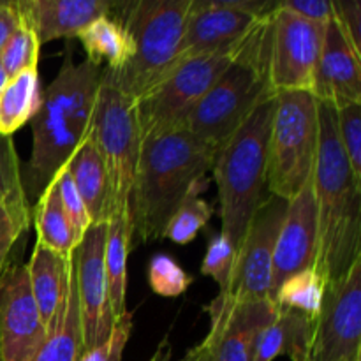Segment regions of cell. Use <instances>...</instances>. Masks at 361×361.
Wrapping results in <instances>:
<instances>
[{
	"instance_id": "603a6c76",
	"label": "cell",
	"mask_w": 361,
	"mask_h": 361,
	"mask_svg": "<svg viewBox=\"0 0 361 361\" xmlns=\"http://www.w3.org/2000/svg\"><path fill=\"white\" fill-rule=\"evenodd\" d=\"M314 321L295 310L279 309L275 319L257 334L250 361H274L282 355L289 360L310 356Z\"/></svg>"
},
{
	"instance_id": "8992f818",
	"label": "cell",
	"mask_w": 361,
	"mask_h": 361,
	"mask_svg": "<svg viewBox=\"0 0 361 361\" xmlns=\"http://www.w3.org/2000/svg\"><path fill=\"white\" fill-rule=\"evenodd\" d=\"M319 145L317 99L310 92H277L268 137L267 187L291 201L312 178Z\"/></svg>"
},
{
	"instance_id": "2e32d148",
	"label": "cell",
	"mask_w": 361,
	"mask_h": 361,
	"mask_svg": "<svg viewBox=\"0 0 361 361\" xmlns=\"http://www.w3.org/2000/svg\"><path fill=\"white\" fill-rule=\"evenodd\" d=\"M317 256V210L312 178L288 201L284 221L279 229L271 267L270 298L279 286L291 275L316 267Z\"/></svg>"
},
{
	"instance_id": "484cf974",
	"label": "cell",
	"mask_w": 361,
	"mask_h": 361,
	"mask_svg": "<svg viewBox=\"0 0 361 361\" xmlns=\"http://www.w3.org/2000/svg\"><path fill=\"white\" fill-rule=\"evenodd\" d=\"M78 37L87 51V60L97 66L106 62V69L113 73L123 69L134 53L129 32L111 16H102L92 21Z\"/></svg>"
},
{
	"instance_id": "d6a6232c",
	"label": "cell",
	"mask_w": 361,
	"mask_h": 361,
	"mask_svg": "<svg viewBox=\"0 0 361 361\" xmlns=\"http://www.w3.org/2000/svg\"><path fill=\"white\" fill-rule=\"evenodd\" d=\"M148 282L155 295L164 298H176L183 295L192 284V277L169 256L159 254L148 264Z\"/></svg>"
},
{
	"instance_id": "f35d334b",
	"label": "cell",
	"mask_w": 361,
	"mask_h": 361,
	"mask_svg": "<svg viewBox=\"0 0 361 361\" xmlns=\"http://www.w3.org/2000/svg\"><path fill=\"white\" fill-rule=\"evenodd\" d=\"M331 20L337 23L345 41L361 56V4L358 0H335L331 2Z\"/></svg>"
},
{
	"instance_id": "44dd1931",
	"label": "cell",
	"mask_w": 361,
	"mask_h": 361,
	"mask_svg": "<svg viewBox=\"0 0 361 361\" xmlns=\"http://www.w3.org/2000/svg\"><path fill=\"white\" fill-rule=\"evenodd\" d=\"M81 355H83V337H81L80 300H78L76 268H74L73 254H71L66 291H63L59 312L32 361H78Z\"/></svg>"
},
{
	"instance_id": "7a4b0ae2",
	"label": "cell",
	"mask_w": 361,
	"mask_h": 361,
	"mask_svg": "<svg viewBox=\"0 0 361 361\" xmlns=\"http://www.w3.org/2000/svg\"><path fill=\"white\" fill-rule=\"evenodd\" d=\"M319 145L312 171L317 210L316 270L335 284L361 257V182L341 147L337 111L317 101Z\"/></svg>"
},
{
	"instance_id": "cb8c5ba5",
	"label": "cell",
	"mask_w": 361,
	"mask_h": 361,
	"mask_svg": "<svg viewBox=\"0 0 361 361\" xmlns=\"http://www.w3.org/2000/svg\"><path fill=\"white\" fill-rule=\"evenodd\" d=\"M67 267H69V256H60L55 250L35 243L30 261L27 263V274L32 296L46 331L59 312L66 291Z\"/></svg>"
},
{
	"instance_id": "7402d4cb",
	"label": "cell",
	"mask_w": 361,
	"mask_h": 361,
	"mask_svg": "<svg viewBox=\"0 0 361 361\" xmlns=\"http://www.w3.org/2000/svg\"><path fill=\"white\" fill-rule=\"evenodd\" d=\"M67 169L78 194L83 200L92 224H106L111 217L108 175L90 136L85 137L73 157L67 161Z\"/></svg>"
},
{
	"instance_id": "bcb514c9",
	"label": "cell",
	"mask_w": 361,
	"mask_h": 361,
	"mask_svg": "<svg viewBox=\"0 0 361 361\" xmlns=\"http://www.w3.org/2000/svg\"><path fill=\"white\" fill-rule=\"evenodd\" d=\"M358 361H361V360H358Z\"/></svg>"
},
{
	"instance_id": "4316f807",
	"label": "cell",
	"mask_w": 361,
	"mask_h": 361,
	"mask_svg": "<svg viewBox=\"0 0 361 361\" xmlns=\"http://www.w3.org/2000/svg\"><path fill=\"white\" fill-rule=\"evenodd\" d=\"M41 104L42 90L37 69H28L11 78L0 95V134L13 136L37 115Z\"/></svg>"
},
{
	"instance_id": "d6986e66",
	"label": "cell",
	"mask_w": 361,
	"mask_h": 361,
	"mask_svg": "<svg viewBox=\"0 0 361 361\" xmlns=\"http://www.w3.org/2000/svg\"><path fill=\"white\" fill-rule=\"evenodd\" d=\"M104 0H20V23L30 28L41 46L55 39L78 37L92 21L111 14Z\"/></svg>"
},
{
	"instance_id": "f6af8a7d",
	"label": "cell",
	"mask_w": 361,
	"mask_h": 361,
	"mask_svg": "<svg viewBox=\"0 0 361 361\" xmlns=\"http://www.w3.org/2000/svg\"><path fill=\"white\" fill-rule=\"evenodd\" d=\"M291 361H312V360H310V356H300V358H295Z\"/></svg>"
},
{
	"instance_id": "b9f144b4",
	"label": "cell",
	"mask_w": 361,
	"mask_h": 361,
	"mask_svg": "<svg viewBox=\"0 0 361 361\" xmlns=\"http://www.w3.org/2000/svg\"><path fill=\"white\" fill-rule=\"evenodd\" d=\"M180 361H212L210 349H208V345L204 344L203 341L197 345H194L192 349H189V351L185 353V356Z\"/></svg>"
},
{
	"instance_id": "83f0119b",
	"label": "cell",
	"mask_w": 361,
	"mask_h": 361,
	"mask_svg": "<svg viewBox=\"0 0 361 361\" xmlns=\"http://www.w3.org/2000/svg\"><path fill=\"white\" fill-rule=\"evenodd\" d=\"M34 224L37 231V243L55 250L60 256H71L78 240L73 224L60 203L55 178L46 185L34 208Z\"/></svg>"
},
{
	"instance_id": "7c38bea8",
	"label": "cell",
	"mask_w": 361,
	"mask_h": 361,
	"mask_svg": "<svg viewBox=\"0 0 361 361\" xmlns=\"http://www.w3.org/2000/svg\"><path fill=\"white\" fill-rule=\"evenodd\" d=\"M108 222L92 224L73 250L80 300L83 353L104 344L115 328L104 270V247Z\"/></svg>"
},
{
	"instance_id": "5bb4252c",
	"label": "cell",
	"mask_w": 361,
	"mask_h": 361,
	"mask_svg": "<svg viewBox=\"0 0 361 361\" xmlns=\"http://www.w3.org/2000/svg\"><path fill=\"white\" fill-rule=\"evenodd\" d=\"M46 334L28 284L27 264L6 267L0 275V361H32Z\"/></svg>"
},
{
	"instance_id": "74e56055",
	"label": "cell",
	"mask_w": 361,
	"mask_h": 361,
	"mask_svg": "<svg viewBox=\"0 0 361 361\" xmlns=\"http://www.w3.org/2000/svg\"><path fill=\"white\" fill-rule=\"evenodd\" d=\"M130 331H133V314L127 310L115 323V328H113L108 341L99 345V348L92 349V351L83 353L78 361H122Z\"/></svg>"
},
{
	"instance_id": "f546056e",
	"label": "cell",
	"mask_w": 361,
	"mask_h": 361,
	"mask_svg": "<svg viewBox=\"0 0 361 361\" xmlns=\"http://www.w3.org/2000/svg\"><path fill=\"white\" fill-rule=\"evenodd\" d=\"M212 214H214V208L210 203L201 200L197 192L190 194L169 217L162 238L171 240L173 243H178V245H187L196 240L201 229L207 228Z\"/></svg>"
},
{
	"instance_id": "d4e9b609",
	"label": "cell",
	"mask_w": 361,
	"mask_h": 361,
	"mask_svg": "<svg viewBox=\"0 0 361 361\" xmlns=\"http://www.w3.org/2000/svg\"><path fill=\"white\" fill-rule=\"evenodd\" d=\"M133 247V228L129 221V207L115 212L108 219L104 247V270L108 282L109 305L115 321L127 312V257Z\"/></svg>"
},
{
	"instance_id": "52a82bcc",
	"label": "cell",
	"mask_w": 361,
	"mask_h": 361,
	"mask_svg": "<svg viewBox=\"0 0 361 361\" xmlns=\"http://www.w3.org/2000/svg\"><path fill=\"white\" fill-rule=\"evenodd\" d=\"M88 136L94 141L106 168L111 200V215L127 208L137 157L141 134L134 101L115 85L111 74L102 71L97 101L92 115Z\"/></svg>"
},
{
	"instance_id": "ee69618b",
	"label": "cell",
	"mask_w": 361,
	"mask_h": 361,
	"mask_svg": "<svg viewBox=\"0 0 361 361\" xmlns=\"http://www.w3.org/2000/svg\"><path fill=\"white\" fill-rule=\"evenodd\" d=\"M7 83H9V76H7V73L4 71L2 63H0V95H2L4 88H6Z\"/></svg>"
},
{
	"instance_id": "e575fe53",
	"label": "cell",
	"mask_w": 361,
	"mask_h": 361,
	"mask_svg": "<svg viewBox=\"0 0 361 361\" xmlns=\"http://www.w3.org/2000/svg\"><path fill=\"white\" fill-rule=\"evenodd\" d=\"M335 111H337V133L341 147L353 173L361 182V104L335 108Z\"/></svg>"
},
{
	"instance_id": "3957f363",
	"label": "cell",
	"mask_w": 361,
	"mask_h": 361,
	"mask_svg": "<svg viewBox=\"0 0 361 361\" xmlns=\"http://www.w3.org/2000/svg\"><path fill=\"white\" fill-rule=\"evenodd\" d=\"M274 111L275 95H270L222 145L212 168L221 203V233L235 245L236 252L250 221L264 201L268 137Z\"/></svg>"
},
{
	"instance_id": "4dcf8cb0",
	"label": "cell",
	"mask_w": 361,
	"mask_h": 361,
	"mask_svg": "<svg viewBox=\"0 0 361 361\" xmlns=\"http://www.w3.org/2000/svg\"><path fill=\"white\" fill-rule=\"evenodd\" d=\"M0 203L18 210L30 212L23 189L21 168L11 136L0 134Z\"/></svg>"
},
{
	"instance_id": "e0dca14e",
	"label": "cell",
	"mask_w": 361,
	"mask_h": 361,
	"mask_svg": "<svg viewBox=\"0 0 361 361\" xmlns=\"http://www.w3.org/2000/svg\"><path fill=\"white\" fill-rule=\"evenodd\" d=\"M32 155L21 180L25 194L41 196L46 185L67 164L87 136L78 133L55 106L42 101L41 109L32 118Z\"/></svg>"
},
{
	"instance_id": "ba28073f",
	"label": "cell",
	"mask_w": 361,
	"mask_h": 361,
	"mask_svg": "<svg viewBox=\"0 0 361 361\" xmlns=\"http://www.w3.org/2000/svg\"><path fill=\"white\" fill-rule=\"evenodd\" d=\"M238 48L178 60L161 81L137 97L134 109L141 140L180 129L197 101L235 60Z\"/></svg>"
},
{
	"instance_id": "9c48e42d",
	"label": "cell",
	"mask_w": 361,
	"mask_h": 361,
	"mask_svg": "<svg viewBox=\"0 0 361 361\" xmlns=\"http://www.w3.org/2000/svg\"><path fill=\"white\" fill-rule=\"evenodd\" d=\"M324 27L275 7L267 18V80L270 90L310 92L323 48Z\"/></svg>"
},
{
	"instance_id": "ab89813d",
	"label": "cell",
	"mask_w": 361,
	"mask_h": 361,
	"mask_svg": "<svg viewBox=\"0 0 361 361\" xmlns=\"http://www.w3.org/2000/svg\"><path fill=\"white\" fill-rule=\"evenodd\" d=\"M279 7L310 23L326 25L331 20V2L328 0H281Z\"/></svg>"
},
{
	"instance_id": "ac0fdd59",
	"label": "cell",
	"mask_w": 361,
	"mask_h": 361,
	"mask_svg": "<svg viewBox=\"0 0 361 361\" xmlns=\"http://www.w3.org/2000/svg\"><path fill=\"white\" fill-rule=\"evenodd\" d=\"M360 59L361 56L338 30L337 23L334 20L328 21L316 71L314 97L337 109L349 104H361Z\"/></svg>"
},
{
	"instance_id": "4fadbf2b",
	"label": "cell",
	"mask_w": 361,
	"mask_h": 361,
	"mask_svg": "<svg viewBox=\"0 0 361 361\" xmlns=\"http://www.w3.org/2000/svg\"><path fill=\"white\" fill-rule=\"evenodd\" d=\"M286 210L288 201L277 196L264 197L257 208L238 247L229 296L236 300H270L275 243Z\"/></svg>"
},
{
	"instance_id": "8d00e7d4",
	"label": "cell",
	"mask_w": 361,
	"mask_h": 361,
	"mask_svg": "<svg viewBox=\"0 0 361 361\" xmlns=\"http://www.w3.org/2000/svg\"><path fill=\"white\" fill-rule=\"evenodd\" d=\"M30 214L32 212L18 210L0 203V275L7 267V259L14 243L30 224Z\"/></svg>"
},
{
	"instance_id": "836d02e7",
	"label": "cell",
	"mask_w": 361,
	"mask_h": 361,
	"mask_svg": "<svg viewBox=\"0 0 361 361\" xmlns=\"http://www.w3.org/2000/svg\"><path fill=\"white\" fill-rule=\"evenodd\" d=\"M236 249L222 233L215 235L210 240L204 259L201 263V274L214 279L221 288L222 295H228L229 286H231L233 271L236 263Z\"/></svg>"
},
{
	"instance_id": "60d3db41",
	"label": "cell",
	"mask_w": 361,
	"mask_h": 361,
	"mask_svg": "<svg viewBox=\"0 0 361 361\" xmlns=\"http://www.w3.org/2000/svg\"><path fill=\"white\" fill-rule=\"evenodd\" d=\"M18 27H20V14H18L16 2H0V51Z\"/></svg>"
},
{
	"instance_id": "277c9868",
	"label": "cell",
	"mask_w": 361,
	"mask_h": 361,
	"mask_svg": "<svg viewBox=\"0 0 361 361\" xmlns=\"http://www.w3.org/2000/svg\"><path fill=\"white\" fill-rule=\"evenodd\" d=\"M267 18L268 14H264L257 21L240 44L235 60L197 101L182 126L217 152L261 101L275 95L268 85L264 66Z\"/></svg>"
},
{
	"instance_id": "8fae6325",
	"label": "cell",
	"mask_w": 361,
	"mask_h": 361,
	"mask_svg": "<svg viewBox=\"0 0 361 361\" xmlns=\"http://www.w3.org/2000/svg\"><path fill=\"white\" fill-rule=\"evenodd\" d=\"M310 360H361V257L344 279L326 286L323 307L314 321Z\"/></svg>"
},
{
	"instance_id": "5b68a950",
	"label": "cell",
	"mask_w": 361,
	"mask_h": 361,
	"mask_svg": "<svg viewBox=\"0 0 361 361\" xmlns=\"http://www.w3.org/2000/svg\"><path fill=\"white\" fill-rule=\"evenodd\" d=\"M192 0H137L113 4L109 14L126 27L134 53L123 69L108 71L116 87L136 101L161 81L178 62L180 44L185 32Z\"/></svg>"
},
{
	"instance_id": "ffe728a7",
	"label": "cell",
	"mask_w": 361,
	"mask_h": 361,
	"mask_svg": "<svg viewBox=\"0 0 361 361\" xmlns=\"http://www.w3.org/2000/svg\"><path fill=\"white\" fill-rule=\"evenodd\" d=\"M101 76V66L87 59L76 66L67 55L55 80L42 92V101L55 106L78 133L88 136Z\"/></svg>"
},
{
	"instance_id": "6da1fadb",
	"label": "cell",
	"mask_w": 361,
	"mask_h": 361,
	"mask_svg": "<svg viewBox=\"0 0 361 361\" xmlns=\"http://www.w3.org/2000/svg\"><path fill=\"white\" fill-rule=\"evenodd\" d=\"M217 150L201 143L183 127L141 140L140 157L129 194L133 242L162 238L169 217L190 194H200Z\"/></svg>"
},
{
	"instance_id": "1f68e13d",
	"label": "cell",
	"mask_w": 361,
	"mask_h": 361,
	"mask_svg": "<svg viewBox=\"0 0 361 361\" xmlns=\"http://www.w3.org/2000/svg\"><path fill=\"white\" fill-rule=\"evenodd\" d=\"M39 49L41 42L34 32L20 23L0 51V63L9 80L28 69H37Z\"/></svg>"
},
{
	"instance_id": "9a60e30c",
	"label": "cell",
	"mask_w": 361,
	"mask_h": 361,
	"mask_svg": "<svg viewBox=\"0 0 361 361\" xmlns=\"http://www.w3.org/2000/svg\"><path fill=\"white\" fill-rule=\"evenodd\" d=\"M210 331L204 337L212 361H250L257 334L275 319L271 300H236L219 293L207 307Z\"/></svg>"
},
{
	"instance_id": "f1b7e54d",
	"label": "cell",
	"mask_w": 361,
	"mask_h": 361,
	"mask_svg": "<svg viewBox=\"0 0 361 361\" xmlns=\"http://www.w3.org/2000/svg\"><path fill=\"white\" fill-rule=\"evenodd\" d=\"M326 291V282L316 268H307L286 279L271 296L279 309L295 310L310 321H316L321 312Z\"/></svg>"
},
{
	"instance_id": "7bdbcfd3",
	"label": "cell",
	"mask_w": 361,
	"mask_h": 361,
	"mask_svg": "<svg viewBox=\"0 0 361 361\" xmlns=\"http://www.w3.org/2000/svg\"><path fill=\"white\" fill-rule=\"evenodd\" d=\"M171 344H169V338L164 337L161 342H159L157 349L154 351L152 358L148 361H171Z\"/></svg>"
},
{
	"instance_id": "30bf717a",
	"label": "cell",
	"mask_w": 361,
	"mask_h": 361,
	"mask_svg": "<svg viewBox=\"0 0 361 361\" xmlns=\"http://www.w3.org/2000/svg\"><path fill=\"white\" fill-rule=\"evenodd\" d=\"M274 7L271 0H192L178 60L238 48Z\"/></svg>"
},
{
	"instance_id": "d590c367",
	"label": "cell",
	"mask_w": 361,
	"mask_h": 361,
	"mask_svg": "<svg viewBox=\"0 0 361 361\" xmlns=\"http://www.w3.org/2000/svg\"><path fill=\"white\" fill-rule=\"evenodd\" d=\"M55 182H56V190H59L60 203H62L63 212H66L71 224H73L74 235H76L78 243H80L85 233H87L88 228L92 226V222H90V217H88L87 208H85L83 200H81L76 187H74V182L73 178H71L67 164L56 173Z\"/></svg>"
}]
</instances>
